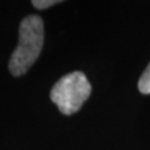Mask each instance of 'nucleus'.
<instances>
[{"instance_id":"nucleus-1","label":"nucleus","mask_w":150,"mask_h":150,"mask_svg":"<svg viewBox=\"0 0 150 150\" xmlns=\"http://www.w3.org/2000/svg\"><path fill=\"white\" fill-rule=\"evenodd\" d=\"M44 23L38 15H28L19 25V41L9 60V71L14 76H21L29 70L43 49Z\"/></svg>"},{"instance_id":"nucleus-2","label":"nucleus","mask_w":150,"mask_h":150,"mask_svg":"<svg viewBox=\"0 0 150 150\" xmlns=\"http://www.w3.org/2000/svg\"><path fill=\"white\" fill-rule=\"evenodd\" d=\"M91 94V85L85 74L74 71L64 75L55 83L50 99L64 115H73L81 109Z\"/></svg>"},{"instance_id":"nucleus-3","label":"nucleus","mask_w":150,"mask_h":150,"mask_svg":"<svg viewBox=\"0 0 150 150\" xmlns=\"http://www.w3.org/2000/svg\"><path fill=\"white\" fill-rule=\"evenodd\" d=\"M138 89L142 94L148 95L150 94V63L148 64L146 69L143 71L142 76H140L139 81H138Z\"/></svg>"},{"instance_id":"nucleus-4","label":"nucleus","mask_w":150,"mask_h":150,"mask_svg":"<svg viewBox=\"0 0 150 150\" xmlns=\"http://www.w3.org/2000/svg\"><path fill=\"white\" fill-rule=\"evenodd\" d=\"M58 0H33L31 4L34 5V8L39 9V10H44V9H48L50 6L58 4Z\"/></svg>"}]
</instances>
